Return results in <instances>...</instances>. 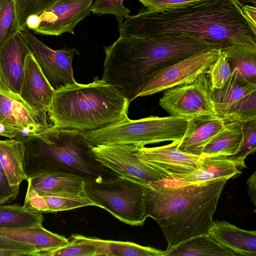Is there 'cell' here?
<instances>
[{
	"label": "cell",
	"instance_id": "obj_31",
	"mask_svg": "<svg viewBox=\"0 0 256 256\" xmlns=\"http://www.w3.org/2000/svg\"><path fill=\"white\" fill-rule=\"evenodd\" d=\"M18 32L14 0H0V48Z\"/></svg>",
	"mask_w": 256,
	"mask_h": 256
},
{
	"label": "cell",
	"instance_id": "obj_21",
	"mask_svg": "<svg viewBox=\"0 0 256 256\" xmlns=\"http://www.w3.org/2000/svg\"><path fill=\"white\" fill-rule=\"evenodd\" d=\"M208 234L238 256H256V231L240 228L226 221L217 220Z\"/></svg>",
	"mask_w": 256,
	"mask_h": 256
},
{
	"label": "cell",
	"instance_id": "obj_11",
	"mask_svg": "<svg viewBox=\"0 0 256 256\" xmlns=\"http://www.w3.org/2000/svg\"><path fill=\"white\" fill-rule=\"evenodd\" d=\"M143 148L133 143L92 146L96 160L119 176L142 185L168 178L142 161L136 154Z\"/></svg>",
	"mask_w": 256,
	"mask_h": 256
},
{
	"label": "cell",
	"instance_id": "obj_26",
	"mask_svg": "<svg viewBox=\"0 0 256 256\" xmlns=\"http://www.w3.org/2000/svg\"><path fill=\"white\" fill-rule=\"evenodd\" d=\"M242 140V124L227 122L224 128L206 145L200 157L233 156L240 148Z\"/></svg>",
	"mask_w": 256,
	"mask_h": 256
},
{
	"label": "cell",
	"instance_id": "obj_42",
	"mask_svg": "<svg viewBox=\"0 0 256 256\" xmlns=\"http://www.w3.org/2000/svg\"><path fill=\"white\" fill-rule=\"evenodd\" d=\"M33 256L30 252L14 250V249H0V256Z\"/></svg>",
	"mask_w": 256,
	"mask_h": 256
},
{
	"label": "cell",
	"instance_id": "obj_5",
	"mask_svg": "<svg viewBox=\"0 0 256 256\" xmlns=\"http://www.w3.org/2000/svg\"><path fill=\"white\" fill-rule=\"evenodd\" d=\"M20 140L25 146L23 164L27 178L58 169L70 170L85 180L116 176L96 160L92 146L80 131L52 126Z\"/></svg>",
	"mask_w": 256,
	"mask_h": 256
},
{
	"label": "cell",
	"instance_id": "obj_32",
	"mask_svg": "<svg viewBox=\"0 0 256 256\" xmlns=\"http://www.w3.org/2000/svg\"><path fill=\"white\" fill-rule=\"evenodd\" d=\"M108 256H164V251L151 247L122 241L106 240Z\"/></svg>",
	"mask_w": 256,
	"mask_h": 256
},
{
	"label": "cell",
	"instance_id": "obj_3",
	"mask_svg": "<svg viewBox=\"0 0 256 256\" xmlns=\"http://www.w3.org/2000/svg\"><path fill=\"white\" fill-rule=\"evenodd\" d=\"M210 48H216L202 38L184 34L119 37L112 45L104 46L106 58L102 80L114 86L130 104L152 74Z\"/></svg>",
	"mask_w": 256,
	"mask_h": 256
},
{
	"label": "cell",
	"instance_id": "obj_41",
	"mask_svg": "<svg viewBox=\"0 0 256 256\" xmlns=\"http://www.w3.org/2000/svg\"><path fill=\"white\" fill-rule=\"evenodd\" d=\"M248 186V194L250 200L256 206V172H254L246 180Z\"/></svg>",
	"mask_w": 256,
	"mask_h": 256
},
{
	"label": "cell",
	"instance_id": "obj_20",
	"mask_svg": "<svg viewBox=\"0 0 256 256\" xmlns=\"http://www.w3.org/2000/svg\"><path fill=\"white\" fill-rule=\"evenodd\" d=\"M35 191L41 196H52L84 191V179L66 170H54L28 178Z\"/></svg>",
	"mask_w": 256,
	"mask_h": 256
},
{
	"label": "cell",
	"instance_id": "obj_40",
	"mask_svg": "<svg viewBox=\"0 0 256 256\" xmlns=\"http://www.w3.org/2000/svg\"><path fill=\"white\" fill-rule=\"evenodd\" d=\"M239 5L244 18L250 24L254 30H256V8L250 5L243 4L240 2Z\"/></svg>",
	"mask_w": 256,
	"mask_h": 256
},
{
	"label": "cell",
	"instance_id": "obj_2",
	"mask_svg": "<svg viewBox=\"0 0 256 256\" xmlns=\"http://www.w3.org/2000/svg\"><path fill=\"white\" fill-rule=\"evenodd\" d=\"M228 178L186 182L168 178L144 185L145 216L154 220L168 251L190 238L208 234Z\"/></svg>",
	"mask_w": 256,
	"mask_h": 256
},
{
	"label": "cell",
	"instance_id": "obj_37",
	"mask_svg": "<svg viewBox=\"0 0 256 256\" xmlns=\"http://www.w3.org/2000/svg\"><path fill=\"white\" fill-rule=\"evenodd\" d=\"M148 10L164 12L194 4L206 0H138Z\"/></svg>",
	"mask_w": 256,
	"mask_h": 256
},
{
	"label": "cell",
	"instance_id": "obj_13",
	"mask_svg": "<svg viewBox=\"0 0 256 256\" xmlns=\"http://www.w3.org/2000/svg\"><path fill=\"white\" fill-rule=\"evenodd\" d=\"M93 0H57L38 14L39 24L34 32L38 34H74L76 26L90 14Z\"/></svg>",
	"mask_w": 256,
	"mask_h": 256
},
{
	"label": "cell",
	"instance_id": "obj_39",
	"mask_svg": "<svg viewBox=\"0 0 256 256\" xmlns=\"http://www.w3.org/2000/svg\"><path fill=\"white\" fill-rule=\"evenodd\" d=\"M0 249H14L30 252L35 256L36 252L34 246L22 242L16 241L0 236Z\"/></svg>",
	"mask_w": 256,
	"mask_h": 256
},
{
	"label": "cell",
	"instance_id": "obj_7",
	"mask_svg": "<svg viewBox=\"0 0 256 256\" xmlns=\"http://www.w3.org/2000/svg\"><path fill=\"white\" fill-rule=\"evenodd\" d=\"M84 190L96 204L126 224H144V186L117 176L85 180Z\"/></svg>",
	"mask_w": 256,
	"mask_h": 256
},
{
	"label": "cell",
	"instance_id": "obj_18",
	"mask_svg": "<svg viewBox=\"0 0 256 256\" xmlns=\"http://www.w3.org/2000/svg\"><path fill=\"white\" fill-rule=\"evenodd\" d=\"M0 236L34 246L35 256H49L54 251L66 245L68 240L51 232L42 224L16 228H0Z\"/></svg>",
	"mask_w": 256,
	"mask_h": 256
},
{
	"label": "cell",
	"instance_id": "obj_23",
	"mask_svg": "<svg viewBox=\"0 0 256 256\" xmlns=\"http://www.w3.org/2000/svg\"><path fill=\"white\" fill-rule=\"evenodd\" d=\"M256 91V84L247 80L236 67L221 88L214 90L213 99L217 116L223 118L229 109L242 98Z\"/></svg>",
	"mask_w": 256,
	"mask_h": 256
},
{
	"label": "cell",
	"instance_id": "obj_35",
	"mask_svg": "<svg viewBox=\"0 0 256 256\" xmlns=\"http://www.w3.org/2000/svg\"><path fill=\"white\" fill-rule=\"evenodd\" d=\"M231 68L226 57L220 52L216 60L210 66L207 72L213 90L222 88L228 80Z\"/></svg>",
	"mask_w": 256,
	"mask_h": 256
},
{
	"label": "cell",
	"instance_id": "obj_9",
	"mask_svg": "<svg viewBox=\"0 0 256 256\" xmlns=\"http://www.w3.org/2000/svg\"><path fill=\"white\" fill-rule=\"evenodd\" d=\"M48 112L38 111L19 94L0 90V136L18 139L38 136L52 125Z\"/></svg>",
	"mask_w": 256,
	"mask_h": 256
},
{
	"label": "cell",
	"instance_id": "obj_17",
	"mask_svg": "<svg viewBox=\"0 0 256 256\" xmlns=\"http://www.w3.org/2000/svg\"><path fill=\"white\" fill-rule=\"evenodd\" d=\"M28 182L24 206L39 213L56 212L89 206H96L85 191L52 196H41Z\"/></svg>",
	"mask_w": 256,
	"mask_h": 256
},
{
	"label": "cell",
	"instance_id": "obj_34",
	"mask_svg": "<svg viewBox=\"0 0 256 256\" xmlns=\"http://www.w3.org/2000/svg\"><path fill=\"white\" fill-rule=\"evenodd\" d=\"M256 150V120L242 124V140L238 152L230 156L238 164V168L246 167L244 160Z\"/></svg>",
	"mask_w": 256,
	"mask_h": 256
},
{
	"label": "cell",
	"instance_id": "obj_28",
	"mask_svg": "<svg viewBox=\"0 0 256 256\" xmlns=\"http://www.w3.org/2000/svg\"><path fill=\"white\" fill-rule=\"evenodd\" d=\"M220 52L228 60L231 70L238 68L244 78L256 84V47L236 46Z\"/></svg>",
	"mask_w": 256,
	"mask_h": 256
},
{
	"label": "cell",
	"instance_id": "obj_15",
	"mask_svg": "<svg viewBox=\"0 0 256 256\" xmlns=\"http://www.w3.org/2000/svg\"><path fill=\"white\" fill-rule=\"evenodd\" d=\"M30 47L20 32L0 48V90L20 94Z\"/></svg>",
	"mask_w": 256,
	"mask_h": 256
},
{
	"label": "cell",
	"instance_id": "obj_33",
	"mask_svg": "<svg viewBox=\"0 0 256 256\" xmlns=\"http://www.w3.org/2000/svg\"><path fill=\"white\" fill-rule=\"evenodd\" d=\"M57 0H14L19 30L26 27L28 18L38 15Z\"/></svg>",
	"mask_w": 256,
	"mask_h": 256
},
{
	"label": "cell",
	"instance_id": "obj_19",
	"mask_svg": "<svg viewBox=\"0 0 256 256\" xmlns=\"http://www.w3.org/2000/svg\"><path fill=\"white\" fill-rule=\"evenodd\" d=\"M227 122L216 116L189 120L187 132L178 142V150L200 156L206 145L221 130Z\"/></svg>",
	"mask_w": 256,
	"mask_h": 256
},
{
	"label": "cell",
	"instance_id": "obj_8",
	"mask_svg": "<svg viewBox=\"0 0 256 256\" xmlns=\"http://www.w3.org/2000/svg\"><path fill=\"white\" fill-rule=\"evenodd\" d=\"M213 92L207 73L193 82L164 90L160 106L170 116L188 120L216 116Z\"/></svg>",
	"mask_w": 256,
	"mask_h": 256
},
{
	"label": "cell",
	"instance_id": "obj_6",
	"mask_svg": "<svg viewBox=\"0 0 256 256\" xmlns=\"http://www.w3.org/2000/svg\"><path fill=\"white\" fill-rule=\"evenodd\" d=\"M189 120L172 116H150L138 120H130L127 116L109 126L82 133L92 146L133 143L144 147L166 141L180 142L187 132Z\"/></svg>",
	"mask_w": 256,
	"mask_h": 256
},
{
	"label": "cell",
	"instance_id": "obj_16",
	"mask_svg": "<svg viewBox=\"0 0 256 256\" xmlns=\"http://www.w3.org/2000/svg\"><path fill=\"white\" fill-rule=\"evenodd\" d=\"M54 90L32 52L28 54L24 60L20 96L35 110L48 112Z\"/></svg>",
	"mask_w": 256,
	"mask_h": 256
},
{
	"label": "cell",
	"instance_id": "obj_30",
	"mask_svg": "<svg viewBox=\"0 0 256 256\" xmlns=\"http://www.w3.org/2000/svg\"><path fill=\"white\" fill-rule=\"evenodd\" d=\"M226 122L244 124L256 120V91L238 100L222 118Z\"/></svg>",
	"mask_w": 256,
	"mask_h": 256
},
{
	"label": "cell",
	"instance_id": "obj_12",
	"mask_svg": "<svg viewBox=\"0 0 256 256\" xmlns=\"http://www.w3.org/2000/svg\"><path fill=\"white\" fill-rule=\"evenodd\" d=\"M30 48L46 78L56 90L76 82L72 66L74 57L78 54L74 48H64L54 50L34 36L24 28L20 31Z\"/></svg>",
	"mask_w": 256,
	"mask_h": 256
},
{
	"label": "cell",
	"instance_id": "obj_1",
	"mask_svg": "<svg viewBox=\"0 0 256 256\" xmlns=\"http://www.w3.org/2000/svg\"><path fill=\"white\" fill-rule=\"evenodd\" d=\"M238 0H206L164 12L143 8L118 24L120 37L184 34L200 38L221 50L256 47V30L243 15Z\"/></svg>",
	"mask_w": 256,
	"mask_h": 256
},
{
	"label": "cell",
	"instance_id": "obj_25",
	"mask_svg": "<svg viewBox=\"0 0 256 256\" xmlns=\"http://www.w3.org/2000/svg\"><path fill=\"white\" fill-rule=\"evenodd\" d=\"M238 256L232 250L212 238L202 234L184 241L168 251L164 256Z\"/></svg>",
	"mask_w": 256,
	"mask_h": 256
},
{
	"label": "cell",
	"instance_id": "obj_4",
	"mask_svg": "<svg viewBox=\"0 0 256 256\" xmlns=\"http://www.w3.org/2000/svg\"><path fill=\"white\" fill-rule=\"evenodd\" d=\"M129 104L114 86L96 76L88 84L76 82L55 90L48 116L56 128L90 132L124 119Z\"/></svg>",
	"mask_w": 256,
	"mask_h": 256
},
{
	"label": "cell",
	"instance_id": "obj_36",
	"mask_svg": "<svg viewBox=\"0 0 256 256\" xmlns=\"http://www.w3.org/2000/svg\"><path fill=\"white\" fill-rule=\"evenodd\" d=\"M124 0H95L91 12L96 15L114 14L118 22L121 23L130 12L123 5Z\"/></svg>",
	"mask_w": 256,
	"mask_h": 256
},
{
	"label": "cell",
	"instance_id": "obj_27",
	"mask_svg": "<svg viewBox=\"0 0 256 256\" xmlns=\"http://www.w3.org/2000/svg\"><path fill=\"white\" fill-rule=\"evenodd\" d=\"M65 246L50 254V256H108L106 240L74 234Z\"/></svg>",
	"mask_w": 256,
	"mask_h": 256
},
{
	"label": "cell",
	"instance_id": "obj_24",
	"mask_svg": "<svg viewBox=\"0 0 256 256\" xmlns=\"http://www.w3.org/2000/svg\"><path fill=\"white\" fill-rule=\"evenodd\" d=\"M24 150L20 140H0V170L10 186H20L24 180H28L24 169Z\"/></svg>",
	"mask_w": 256,
	"mask_h": 256
},
{
	"label": "cell",
	"instance_id": "obj_29",
	"mask_svg": "<svg viewBox=\"0 0 256 256\" xmlns=\"http://www.w3.org/2000/svg\"><path fill=\"white\" fill-rule=\"evenodd\" d=\"M42 213L34 212L18 204H0V228H16L42 224Z\"/></svg>",
	"mask_w": 256,
	"mask_h": 256
},
{
	"label": "cell",
	"instance_id": "obj_44",
	"mask_svg": "<svg viewBox=\"0 0 256 256\" xmlns=\"http://www.w3.org/2000/svg\"><path fill=\"white\" fill-rule=\"evenodd\" d=\"M240 0L241 2L242 1V2H252L254 5L256 4V0Z\"/></svg>",
	"mask_w": 256,
	"mask_h": 256
},
{
	"label": "cell",
	"instance_id": "obj_43",
	"mask_svg": "<svg viewBox=\"0 0 256 256\" xmlns=\"http://www.w3.org/2000/svg\"><path fill=\"white\" fill-rule=\"evenodd\" d=\"M39 24V18L38 15L30 16L26 20V27L30 30H35Z\"/></svg>",
	"mask_w": 256,
	"mask_h": 256
},
{
	"label": "cell",
	"instance_id": "obj_22",
	"mask_svg": "<svg viewBox=\"0 0 256 256\" xmlns=\"http://www.w3.org/2000/svg\"><path fill=\"white\" fill-rule=\"evenodd\" d=\"M201 158L202 163L197 170L168 178L186 182H197L220 178H234L242 173L238 169V164L230 156H218Z\"/></svg>",
	"mask_w": 256,
	"mask_h": 256
},
{
	"label": "cell",
	"instance_id": "obj_38",
	"mask_svg": "<svg viewBox=\"0 0 256 256\" xmlns=\"http://www.w3.org/2000/svg\"><path fill=\"white\" fill-rule=\"evenodd\" d=\"M20 186H10L0 170V204L14 200L18 196Z\"/></svg>",
	"mask_w": 256,
	"mask_h": 256
},
{
	"label": "cell",
	"instance_id": "obj_14",
	"mask_svg": "<svg viewBox=\"0 0 256 256\" xmlns=\"http://www.w3.org/2000/svg\"><path fill=\"white\" fill-rule=\"evenodd\" d=\"M179 142L160 146L143 147L136 154L148 166L167 178L174 174H188L197 170L202 163L200 156L178 150Z\"/></svg>",
	"mask_w": 256,
	"mask_h": 256
},
{
	"label": "cell",
	"instance_id": "obj_10",
	"mask_svg": "<svg viewBox=\"0 0 256 256\" xmlns=\"http://www.w3.org/2000/svg\"><path fill=\"white\" fill-rule=\"evenodd\" d=\"M220 53L219 50L208 48L155 72L144 82L137 98L193 82L202 73L208 72Z\"/></svg>",
	"mask_w": 256,
	"mask_h": 256
}]
</instances>
